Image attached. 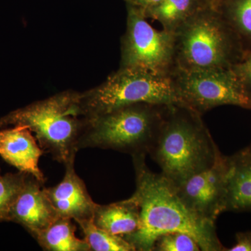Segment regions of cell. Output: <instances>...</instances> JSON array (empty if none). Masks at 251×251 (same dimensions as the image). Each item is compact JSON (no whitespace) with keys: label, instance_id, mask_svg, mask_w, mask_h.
<instances>
[{"label":"cell","instance_id":"6da1fadb","mask_svg":"<svg viewBox=\"0 0 251 251\" xmlns=\"http://www.w3.org/2000/svg\"><path fill=\"white\" fill-rule=\"evenodd\" d=\"M135 173V192L130 199L140 210L139 229L123 237L135 251H153L158 237L172 232H182L193 237L203 251H222L215 224L200 218L185 205L176 186L162 173L147 166L146 155L132 156Z\"/></svg>","mask_w":251,"mask_h":251},{"label":"cell","instance_id":"8fae6325","mask_svg":"<svg viewBox=\"0 0 251 251\" xmlns=\"http://www.w3.org/2000/svg\"><path fill=\"white\" fill-rule=\"evenodd\" d=\"M74 163L66 165L65 175L61 182L53 187L46 188V191L59 217L77 223L93 219L97 203L94 202L83 180L75 173Z\"/></svg>","mask_w":251,"mask_h":251},{"label":"cell","instance_id":"603a6c76","mask_svg":"<svg viewBox=\"0 0 251 251\" xmlns=\"http://www.w3.org/2000/svg\"><path fill=\"white\" fill-rule=\"evenodd\" d=\"M161 0H126V2L143 9V11L150 9L159 3Z\"/></svg>","mask_w":251,"mask_h":251},{"label":"cell","instance_id":"5bb4252c","mask_svg":"<svg viewBox=\"0 0 251 251\" xmlns=\"http://www.w3.org/2000/svg\"><path fill=\"white\" fill-rule=\"evenodd\" d=\"M97 227L115 235H130L140 226V210L130 198L109 204H97L93 216Z\"/></svg>","mask_w":251,"mask_h":251},{"label":"cell","instance_id":"2e32d148","mask_svg":"<svg viewBox=\"0 0 251 251\" xmlns=\"http://www.w3.org/2000/svg\"><path fill=\"white\" fill-rule=\"evenodd\" d=\"M201 8L198 0H161L152 7L142 10L147 18L159 23L162 29L174 33Z\"/></svg>","mask_w":251,"mask_h":251},{"label":"cell","instance_id":"e0dca14e","mask_svg":"<svg viewBox=\"0 0 251 251\" xmlns=\"http://www.w3.org/2000/svg\"><path fill=\"white\" fill-rule=\"evenodd\" d=\"M240 41L244 54L251 52V0H226L217 9Z\"/></svg>","mask_w":251,"mask_h":251},{"label":"cell","instance_id":"d6986e66","mask_svg":"<svg viewBox=\"0 0 251 251\" xmlns=\"http://www.w3.org/2000/svg\"><path fill=\"white\" fill-rule=\"evenodd\" d=\"M27 176L22 172L0 175V222L11 220V209Z\"/></svg>","mask_w":251,"mask_h":251},{"label":"cell","instance_id":"3957f363","mask_svg":"<svg viewBox=\"0 0 251 251\" xmlns=\"http://www.w3.org/2000/svg\"><path fill=\"white\" fill-rule=\"evenodd\" d=\"M80 95L63 92L18 109L0 120V127H28L44 153H50L65 166L75 162L79 141L87 123Z\"/></svg>","mask_w":251,"mask_h":251},{"label":"cell","instance_id":"9c48e42d","mask_svg":"<svg viewBox=\"0 0 251 251\" xmlns=\"http://www.w3.org/2000/svg\"><path fill=\"white\" fill-rule=\"evenodd\" d=\"M229 156L220 151L215 163L190 176L176 186V192L188 209L201 219L215 224L226 211Z\"/></svg>","mask_w":251,"mask_h":251},{"label":"cell","instance_id":"52a82bcc","mask_svg":"<svg viewBox=\"0 0 251 251\" xmlns=\"http://www.w3.org/2000/svg\"><path fill=\"white\" fill-rule=\"evenodd\" d=\"M126 30L122 41L120 68L171 76L176 70L173 33L158 30L143 10L126 3Z\"/></svg>","mask_w":251,"mask_h":251},{"label":"cell","instance_id":"ffe728a7","mask_svg":"<svg viewBox=\"0 0 251 251\" xmlns=\"http://www.w3.org/2000/svg\"><path fill=\"white\" fill-rule=\"evenodd\" d=\"M198 242L187 234L172 232L157 239L153 251H199Z\"/></svg>","mask_w":251,"mask_h":251},{"label":"cell","instance_id":"d4e9b609","mask_svg":"<svg viewBox=\"0 0 251 251\" xmlns=\"http://www.w3.org/2000/svg\"></svg>","mask_w":251,"mask_h":251},{"label":"cell","instance_id":"8992f818","mask_svg":"<svg viewBox=\"0 0 251 251\" xmlns=\"http://www.w3.org/2000/svg\"><path fill=\"white\" fill-rule=\"evenodd\" d=\"M141 103L179 104L172 77L120 68L101 85L80 95L87 119Z\"/></svg>","mask_w":251,"mask_h":251},{"label":"cell","instance_id":"7c38bea8","mask_svg":"<svg viewBox=\"0 0 251 251\" xmlns=\"http://www.w3.org/2000/svg\"><path fill=\"white\" fill-rule=\"evenodd\" d=\"M44 153L28 127L16 126L0 130V156L20 172L31 175L44 184L45 176L39 166Z\"/></svg>","mask_w":251,"mask_h":251},{"label":"cell","instance_id":"44dd1931","mask_svg":"<svg viewBox=\"0 0 251 251\" xmlns=\"http://www.w3.org/2000/svg\"><path fill=\"white\" fill-rule=\"evenodd\" d=\"M232 70L251 103V52L244 54L243 58L232 67Z\"/></svg>","mask_w":251,"mask_h":251},{"label":"cell","instance_id":"30bf717a","mask_svg":"<svg viewBox=\"0 0 251 251\" xmlns=\"http://www.w3.org/2000/svg\"><path fill=\"white\" fill-rule=\"evenodd\" d=\"M58 218L44 184L28 175L11 209L10 221L21 225L34 238Z\"/></svg>","mask_w":251,"mask_h":251},{"label":"cell","instance_id":"ac0fdd59","mask_svg":"<svg viewBox=\"0 0 251 251\" xmlns=\"http://www.w3.org/2000/svg\"><path fill=\"white\" fill-rule=\"evenodd\" d=\"M85 240L94 251H135L130 242L121 236L115 235L97 227L93 219L79 221Z\"/></svg>","mask_w":251,"mask_h":251},{"label":"cell","instance_id":"9a60e30c","mask_svg":"<svg viewBox=\"0 0 251 251\" xmlns=\"http://www.w3.org/2000/svg\"><path fill=\"white\" fill-rule=\"evenodd\" d=\"M76 227L73 220L59 217L34 239L44 250L49 251H91L85 239L75 236Z\"/></svg>","mask_w":251,"mask_h":251},{"label":"cell","instance_id":"ba28073f","mask_svg":"<svg viewBox=\"0 0 251 251\" xmlns=\"http://www.w3.org/2000/svg\"><path fill=\"white\" fill-rule=\"evenodd\" d=\"M171 77L179 104L200 115L221 105L251 109L250 100L232 69L207 71L176 69Z\"/></svg>","mask_w":251,"mask_h":251},{"label":"cell","instance_id":"cb8c5ba5","mask_svg":"<svg viewBox=\"0 0 251 251\" xmlns=\"http://www.w3.org/2000/svg\"><path fill=\"white\" fill-rule=\"evenodd\" d=\"M202 7L217 10L226 0H198Z\"/></svg>","mask_w":251,"mask_h":251},{"label":"cell","instance_id":"4fadbf2b","mask_svg":"<svg viewBox=\"0 0 251 251\" xmlns=\"http://www.w3.org/2000/svg\"><path fill=\"white\" fill-rule=\"evenodd\" d=\"M229 158L226 211L251 212V145Z\"/></svg>","mask_w":251,"mask_h":251},{"label":"cell","instance_id":"7402d4cb","mask_svg":"<svg viewBox=\"0 0 251 251\" xmlns=\"http://www.w3.org/2000/svg\"><path fill=\"white\" fill-rule=\"evenodd\" d=\"M225 251H251V231L237 232L235 244Z\"/></svg>","mask_w":251,"mask_h":251},{"label":"cell","instance_id":"7a4b0ae2","mask_svg":"<svg viewBox=\"0 0 251 251\" xmlns=\"http://www.w3.org/2000/svg\"><path fill=\"white\" fill-rule=\"evenodd\" d=\"M220 150L202 115L181 104L166 105L149 155L175 186L210 168Z\"/></svg>","mask_w":251,"mask_h":251},{"label":"cell","instance_id":"5b68a950","mask_svg":"<svg viewBox=\"0 0 251 251\" xmlns=\"http://www.w3.org/2000/svg\"><path fill=\"white\" fill-rule=\"evenodd\" d=\"M166 105L133 104L87 119L79 150L99 148L147 156L156 140Z\"/></svg>","mask_w":251,"mask_h":251},{"label":"cell","instance_id":"277c9868","mask_svg":"<svg viewBox=\"0 0 251 251\" xmlns=\"http://www.w3.org/2000/svg\"><path fill=\"white\" fill-rule=\"evenodd\" d=\"M176 69H232L244 55L240 41L217 10H198L173 33Z\"/></svg>","mask_w":251,"mask_h":251}]
</instances>
